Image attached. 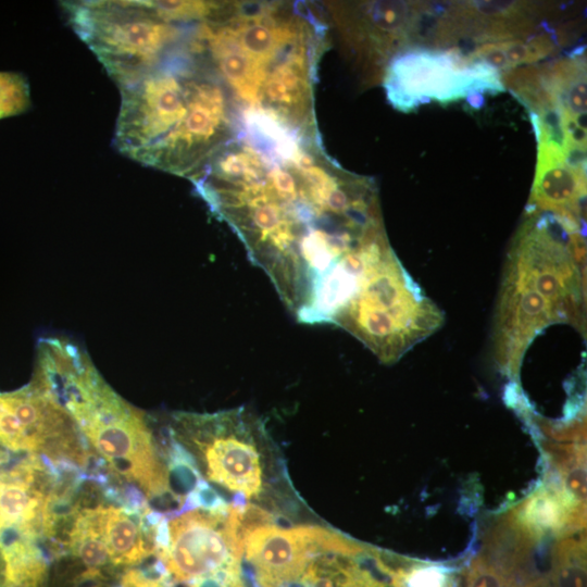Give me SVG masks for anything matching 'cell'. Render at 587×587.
I'll return each instance as SVG.
<instances>
[{"mask_svg": "<svg viewBox=\"0 0 587 587\" xmlns=\"http://www.w3.org/2000/svg\"><path fill=\"white\" fill-rule=\"evenodd\" d=\"M187 178L300 323L334 325L392 250L372 180L333 162L316 126L246 115Z\"/></svg>", "mask_w": 587, "mask_h": 587, "instance_id": "obj_1", "label": "cell"}, {"mask_svg": "<svg viewBox=\"0 0 587 587\" xmlns=\"http://www.w3.org/2000/svg\"><path fill=\"white\" fill-rule=\"evenodd\" d=\"M325 29L305 4L217 3L195 36L240 108L309 126Z\"/></svg>", "mask_w": 587, "mask_h": 587, "instance_id": "obj_2", "label": "cell"}, {"mask_svg": "<svg viewBox=\"0 0 587 587\" xmlns=\"http://www.w3.org/2000/svg\"><path fill=\"white\" fill-rule=\"evenodd\" d=\"M120 90L117 150L186 178L239 123V105L192 40Z\"/></svg>", "mask_w": 587, "mask_h": 587, "instance_id": "obj_3", "label": "cell"}, {"mask_svg": "<svg viewBox=\"0 0 587 587\" xmlns=\"http://www.w3.org/2000/svg\"><path fill=\"white\" fill-rule=\"evenodd\" d=\"M583 224L550 212L529 211L509 250L497 299L494 353L508 376L546 327L585 328Z\"/></svg>", "mask_w": 587, "mask_h": 587, "instance_id": "obj_4", "label": "cell"}, {"mask_svg": "<svg viewBox=\"0 0 587 587\" xmlns=\"http://www.w3.org/2000/svg\"><path fill=\"white\" fill-rule=\"evenodd\" d=\"M62 5L75 33L118 87L184 48L196 25L166 20L151 1H66Z\"/></svg>", "mask_w": 587, "mask_h": 587, "instance_id": "obj_5", "label": "cell"}, {"mask_svg": "<svg viewBox=\"0 0 587 587\" xmlns=\"http://www.w3.org/2000/svg\"><path fill=\"white\" fill-rule=\"evenodd\" d=\"M442 322V312L391 250L369 272L334 325L358 338L380 362L391 364Z\"/></svg>", "mask_w": 587, "mask_h": 587, "instance_id": "obj_6", "label": "cell"}, {"mask_svg": "<svg viewBox=\"0 0 587 587\" xmlns=\"http://www.w3.org/2000/svg\"><path fill=\"white\" fill-rule=\"evenodd\" d=\"M499 73L469 62L454 50H410L391 59L384 87L394 108L411 111L429 101H453L478 91H499Z\"/></svg>", "mask_w": 587, "mask_h": 587, "instance_id": "obj_7", "label": "cell"}, {"mask_svg": "<svg viewBox=\"0 0 587 587\" xmlns=\"http://www.w3.org/2000/svg\"><path fill=\"white\" fill-rule=\"evenodd\" d=\"M175 423L203 454L209 479L228 490L257 497L262 469L253 434L257 422L242 409L214 414L178 413Z\"/></svg>", "mask_w": 587, "mask_h": 587, "instance_id": "obj_8", "label": "cell"}, {"mask_svg": "<svg viewBox=\"0 0 587 587\" xmlns=\"http://www.w3.org/2000/svg\"><path fill=\"white\" fill-rule=\"evenodd\" d=\"M224 520L193 510L168 522L171 542L161 559L174 580L190 582L236 560L225 537Z\"/></svg>", "mask_w": 587, "mask_h": 587, "instance_id": "obj_9", "label": "cell"}, {"mask_svg": "<svg viewBox=\"0 0 587 587\" xmlns=\"http://www.w3.org/2000/svg\"><path fill=\"white\" fill-rule=\"evenodd\" d=\"M323 528L273 524L252 530L245 539L243 553L255 570L260 586L298 580L314 557L321 553Z\"/></svg>", "mask_w": 587, "mask_h": 587, "instance_id": "obj_10", "label": "cell"}, {"mask_svg": "<svg viewBox=\"0 0 587 587\" xmlns=\"http://www.w3.org/2000/svg\"><path fill=\"white\" fill-rule=\"evenodd\" d=\"M585 195V168L573 165L557 142L539 139L529 211L550 212L582 223Z\"/></svg>", "mask_w": 587, "mask_h": 587, "instance_id": "obj_11", "label": "cell"}, {"mask_svg": "<svg viewBox=\"0 0 587 587\" xmlns=\"http://www.w3.org/2000/svg\"><path fill=\"white\" fill-rule=\"evenodd\" d=\"M104 537L113 565H135L145 558L139 525L121 508L105 509Z\"/></svg>", "mask_w": 587, "mask_h": 587, "instance_id": "obj_12", "label": "cell"}, {"mask_svg": "<svg viewBox=\"0 0 587 587\" xmlns=\"http://www.w3.org/2000/svg\"><path fill=\"white\" fill-rule=\"evenodd\" d=\"M548 587H586L585 541L564 538L554 547L551 555Z\"/></svg>", "mask_w": 587, "mask_h": 587, "instance_id": "obj_13", "label": "cell"}, {"mask_svg": "<svg viewBox=\"0 0 587 587\" xmlns=\"http://www.w3.org/2000/svg\"><path fill=\"white\" fill-rule=\"evenodd\" d=\"M392 587H452V578L444 567L430 564H412L392 571Z\"/></svg>", "mask_w": 587, "mask_h": 587, "instance_id": "obj_14", "label": "cell"}, {"mask_svg": "<svg viewBox=\"0 0 587 587\" xmlns=\"http://www.w3.org/2000/svg\"><path fill=\"white\" fill-rule=\"evenodd\" d=\"M466 587H516L488 564L482 555L472 561Z\"/></svg>", "mask_w": 587, "mask_h": 587, "instance_id": "obj_15", "label": "cell"}, {"mask_svg": "<svg viewBox=\"0 0 587 587\" xmlns=\"http://www.w3.org/2000/svg\"><path fill=\"white\" fill-rule=\"evenodd\" d=\"M22 100V88L16 76L0 72V118L16 115Z\"/></svg>", "mask_w": 587, "mask_h": 587, "instance_id": "obj_16", "label": "cell"}, {"mask_svg": "<svg viewBox=\"0 0 587 587\" xmlns=\"http://www.w3.org/2000/svg\"><path fill=\"white\" fill-rule=\"evenodd\" d=\"M200 509L213 515L226 516L229 505L203 478H200L192 490Z\"/></svg>", "mask_w": 587, "mask_h": 587, "instance_id": "obj_17", "label": "cell"}, {"mask_svg": "<svg viewBox=\"0 0 587 587\" xmlns=\"http://www.w3.org/2000/svg\"><path fill=\"white\" fill-rule=\"evenodd\" d=\"M121 509L128 515L142 514L148 508V498L139 487L132 483L122 485Z\"/></svg>", "mask_w": 587, "mask_h": 587, "instance_id": "obj_18", "label": "cell"}, {"mask_svg": "<svg viewBox=\"0 0 587 587\" xmlns=\"http://www.w3.org/2000/svg\"><path fill=\"white\" fill-rule=\"evenodd\" d=\"M107 577L101 570L87 569L74 577L72 587H105Z\"/></svg>", "mask_w": 587, "mask_h": 587, "instance_id": "obj_19", "label": "cell"}]
</instances>
